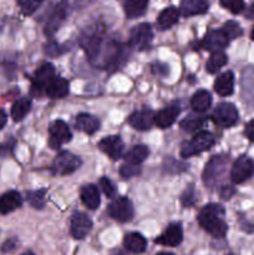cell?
Instances as JSON below:
<instances>
[{"label": "cell", "instance_id": "cell-15", "mask_svg": "<svg viewBox=\"0 0 254 255\" xmlns=\"http://www.w3.org/2000/svg\"><path fill=\"white\" fill-rule=\"evenodd\" d=\"M128 124L137 131H147L154 124V116L149 110H141L128 117Z\"/></svg>", "mask_w": 254, "mask_h": 255}, {"label": "cell", "instance_id": "cell-21", "mask_svg": "<svg viewBox=\"0 0 254 255\" xmlns=\"http://www.w3.org/2000/svg\"><path fill=\"white\" fill-rule=\"evenodd\" d=\"M234 90V75L232 71H227L217 77L214 81V91L221 96H229Z\"/></svg>", "mask_w": 254, "mask_h": 255}, {"label": "cell", "instance_id": "cell-25", "mask_svg": "<svg viewBox=\"0 0 254 255\" xmlns=\"http://www.w3.org/2000/svg\"><path fill=\"white\" fill-rule=\"evenodd\" d=\"M179 11L177 7L169 6L166 7L159 12L158 17H157V24L161 29H168V27L173 26L177 21H178Z\"/></svg>", "mask_w": 254, "mask_h": 255}, {"label": "cell", "instance_id": "cell-47", "mask_svg": "<svg viewBox=\"0 0 254 255\" xmlns=\"http://www.w3.org/2000/svg\"><path fill=\"white\" fill-rule=\"evenodd\" d=\"M247 17H248V19H254V2L251 5L248 11H247Z\"/></svg>", "mask_w": 254, "mask_h": 255}, {"label": "cell", "instance_id": "cell-44", "mask_svg": "<svg viewBox=\"0 0 254 255\" xmlns=\"http://www.w3.org/2000/svg\"><path fill=\"white\" fill-rule=\"evenodd\" d=\"M153 71L158 75H167L168 74V65L164 64H154Z\"/></svg>", "mask_w": 254, "mask_h": 255}, {"label": "cell", "instance_id": "cell-6", "mask_svg": "<svg viewBox=\"0 0 254 255\" xmlns=\"http://www.w3.org/2000/svg\"><path fill=\"white\" fill-rule=\"evenodd\" d=\"M109 214L112 219L120 222V223H127L133 218V206L128 198L121 197L110 203Z\"/></svg>", "mask_w": 254, "mask_h": 255}, {"label": "cell", "instance_id": "cell-43", "mask_svg": "<svg viewBox=\"0 0 254 255\" xmlns=\"http://www.w3.org/2000/svg\"><path fill=\"white\" fill-rule=\"evenodd\" d=\"M246 136L248 137L252 142H254V120H252L251 122H248V124H247Z\"/></svg>", "mask_w": 254, "mask_h": 255}, {"label": "cell", "instance_id": "cell-42", "mask_svg": "<svg viewBox=\"0 0 254 255\" xmlns=\"http://www.w3.org/2000/svg\"><path fill=\"white\" fill-rule=\"evenodd\" d=\"M45 52H46L49 56H57V55L61 54L60 46L55 41H50L45 45Z\"/></svg>", "mask_w": 254, "mask_h": 255}, {"label": "cell", "instance_id": "cell-8", "mask_svg": "<svg viewBox=\"0 0 254 255\" xmlns=\"http://www.w3.org/2000/svg\"><path fill=\"white\" fill-rule=\"evenodd\" d=\"M254 173V162L249 157L242 156L233 163L231 169V179L233 183L241 184L251 178Z\"/></svg>", "mask_w": 254, "mask_h": 255}, {"label": "cell", "instance_id": "cell-51", "mask_svg": "<svg viewBox=\"0 0 254 255\" xmlns=\"http://www.w3.org/2000/svg\"><path fill=\"white\" fill-rule=\"evenodd\" d=\"M21 255H35V254L32 253V252H26V253H24V254H21Z\"/></svg>", "mask_w": 254, "mask_h": 255}, {"label": "cell", "instance_id": "cell-30", "mask_svg": "<svg viewBox=\"0 0 254 255\" xmlns=\"http://www.w3.org/2000/svg\"><path fill=\"white\" fill-rule=\"evenodd\" d=\"M227 61H228V59H227V55L223 51L212 52L211 57H209L206 64L207 72H209V74H217L227 64Z\"/></svg>", "mask_w": 254, "mask_h": 255}, {"label": "cell", "instance_id": "cell-33", "mask_svg": "<svg viewBox=\"0 0 254 255\" xmlns=\"http://www.w3.org/2000/svg\"><path fill=\"white\" fill-rule=\"evenodd\" d=\"M222 30H223L224 34L227 35V37L229 40L237 39V37L242 36V34H243V30H242L241 25L236 21H232V20L231 21H227L223 25V27H222Z\"/></svg>", "mask_w": 254, "mask_h": 255}, {"label": "cell", "instance_id": "cell-48", "mask_svg": "<svg viewBox=\"0 0 254 255\" xmlns=\"http://www.w3.org/2000/svg\"><path fill=\"white\" fill-rule=\"evenodd\" d=\"M111 255H127V253H126V252L121 251V249H117V251L112 252Z\"/></svg>", "mask_w": 254, "mask_h": 255}, {"label": "cell", "instance_id": "cell-23", "mask_svg": "<svg viewBox=\"0 0 254 255\" xmlns=\"http://www.w3.org/2000/svg\"><path fill=\"white\" fill-rule=\"evenodd\" d=\"M214 142H216L214 134L208 131L197 132V133L193 136V138L191 139L192 146H193V148L196 149L197 153L208 151V149L213 146Z\"/></svg>", "mask_w": 254, "mask_h": 255}, {"label": "cell", "instance_id": "cell-9", "mask_svg": "<svg viewBox=\"0 0 254 255\" xmlns=\"http://www.w3.org/2000/svg\"><path fill=\"white\" fill-rule=\"evenodd\" d=\"M49 146L52 149H57L61 144L66 143L71 139V131L69 126L61 120H56L49 127Z\"/></svg>", "mask_w": 254, "mask_h": 255}, {"label": "cell", "instance_id": "cell-38", "mask_svg": "<svg viewBox=\"0 0 254 255\" xmlns=\"http://www.w3.org/2000/svg\"><path fill=\"white\" fill-rule=\"evenodd\" d=\"M181 202L186 208L194 206V203H196V193H194V189L192 187L184 191V193L181 197Z\"/></svg>", "mask_w": 254, "mask_h": 255}, {"label": "cell", "instance_id": "cell-13", "mask_svg": "<svg viewBox=\"0 0 254 255\" xmlns=\"http://www.w3.org/2000/svg\"><path fill=\"white\" fill-rule=\"evenodd\" d=\"M183 241V229H182L181 224L174 223L167 227L166 231L156 238V243L159 246L164 247H178Z\"/></svg>", "mask_w": 254, "mask_h": 255}, {"label": "cell", "instance_id": "cell-1", "mask_svg": "<svg viewBox=\"0 0 254 255\" xmlns=\"http://www.w3.org/2000/svg\"><path fill=\"white\" fill-rule=\"evenodd\" d=\"M224 208L219 204H207L198 214V223L204 231L217 239L224 238L228 231V226L223 221Z\"/></svg>", "mask_w": 254, "mask_h": 255}, {"label": "cell", "instance_id": "cell-26", "mask_svg": "<svg viewBox=\"0 0 254 255\" xmlns=\"http://www.w3.org/2000/svg\"><path fill=\"white\" fill-rule=\"evenodd\" d=\"M148 0H126L125 1V14L128 19H134L146 12Z\"/></svg>", "mask_w": 254, "mask_h": 255}, {"label": "cell", "instance_id": "cell-27", "mask_svg": "<svg viewBox=\"0 0 254 255\" xmlns=\"http://www.w3.org/2000/svg\"><path fill=\"white\" fill-rule=\"evenodd\" d=\"M191 105L196 112H204L211 107L212 96L206 90H199L191 99Z\"/></svg>", "mask_w": 254, "mask_h": 255}, {"label": "cell", "instance_id": "cell-34", "mask_svg": "<svg viewBox=\"0 0 254 255\" xmlns=\"http://www.w3.org/2000/svg\"><path fill=\"white\" fill-rule=\"evenodd\" d=\"M16 1L25 15H31L39 9L44 0H16Z\"/></svg>", "mask_w": 254, "mask_h": 255}, {"label": "cell", "instance_id": "cell-24", "mask_svg": "<svg viewBox=\"0 0 254 255\" xmlns=\"http://www.w3.org/2000/svg\"><path fill=\"white\" fill-rule=\"evenodd\" d=\"M81 201L89 209H97L101 203L100 192L95 184H87L81 189Z\"/></svg>", "mask_w": 254, "mask_h": 255}, {"label": "cell", "instance_id": "cell-10", "mask_svg": "<svg viewBox=\"0 0 254 255\" xmlns=\"http://www.w3.org/2000/svg\"><path fill=\"white\" fill-rule=\"evenodd\" d=\"M92 229V221L87 214L81 213V212H75L70 221V233L72 238L81 241Z\"/></svg>", "mask_w": 254, "mask_h": 255}, {"label": "cell", "instance_id": "cell-39", "mask_svg": "<svg viewBox=\"0 0 254 255\" xmlns=\"http://www.w3.org/2000/svg\"><path fill=\"white\" fill-rule=\"evenodd\" d=\"M196 154H198V153H197L196 149L193 148L191 141H183V142H182V144H181V156L183 157V158H189V157L196 156Z\"/></svg>", "mask_w": 254, "mask_h": 255}, {"label": "cell", "instance_id": "cell-7", "mask_svg": "<svg viewBox=\"0 0 254 255\" xmlns=\"http://www.w3.org/2000/svg\"><path fill=\"white\" fill-rule=\"evenodd\" d=\"M229 39L224 34L223 30H209L203 39L198 42V49L207 50V51H223L224 47L228 46Z\"/></svg>", "mask_w": 254, "mask_h": 255}, {"label": "cell", "instance_id": "cell-45", "mask_svg": "<svg viewBox=\"0 0 254 255\" xmlns=\"http://www.w3.org/2000/svg\"><path fill=\"white\" fill-rule=\"evenodd\" d=\"M234 193V189L232 188V187H223L221 191V197L223 199H229L232 197V194Z\"/></svg>", "mask_w": 254, "mask_h": 255}, {"label": "cell", "instance_id": "cell-35", "mask_svg": "<svg viewBox=\"0 0 254 255\" xmlns=\"http://www.w3.org/2000/svg\"><path fill=\"white\" fill-rule=\"evenodd\" d=\"M221 5L224 9L229 10L232 14H239L244 10V0H221Z\"/></svg>", "mask_w": 254, "mask_h": 255}, {"label": "cell", "instance_id": "cell-19", "mask_svg": "<svg viewBox=\"0 0 254 255\" xmlns=\"http://www.w3.org/2000/svg\"><path fill=\"white\" fill-rule=\"evenodd\" d=\"M45 94L51 99H62L69 94V82L62 77L55 76L51 81L47 84Z\"/></svg>", "mask_w": 254, "mask_h": 255}, {"label": "cell", "instance_id": "cell-52", "mask_svg": "<svg viewBox=\"0 0 254 255\" xmlns=\"http://www.w3.org/2000/svg\"><path fill=\"white\" fill-rule=\"evenodd\" d=\"M227 255H233V254H227Z\"/></svg>", "mask_w": 254, "mask_h": 255}, {"label": "cell", "instance_id": "cell-4", "mask_svg": "<svg viewBox=\"0 0 254 255\" xmlns=\"http://www.w3.org/2000/svg\"><path fill=\"white\" fill-rule=\"evenodd\" d=\"M213 121L221 128H229L238 121V111L236 106L229 102H223L216 107L213 112Z\"/></svg>", "mask_w": 254, "mask_h": 255}, {"label": "cell", "instance_id": "cell-37", "mask_svg": "<svg viewBox=\"0 0 254 255\" xmlns=\"http://www.w3.org/2000/svg\"><path fill=\"white\" fill-rule=\"evenodd\" d=\"M100 187H101L102 192H104L107 198H114L116 196V187L112 183L111 179H109L107 177H102L100 179Z\"/></svg>", "mask_w": 254, "mask_h": 255}, {"label": "cell", "instance_id": "cell-12", "mask_svg": "<svg viewBox=\"0 0 254 255\" xmlns=\"http://www.w3.org/2000/svg\"><path fill=\"white\" fill-rule=\"evenodd\" d=\"M99 148L104 153H106L110 158L117 161L119 158H121L122 153H124L125 144L120 136H109L99 142Z\"/></svg>", "mask_w": 254, "mask_h": 255}, {"label": "cell", "instance_id": "cell-50", "mask_svg": "<svg viewBox=\"0 0 254 255\" xmlns=\"http://www.w3.org/2000/svg\"><path fill=\"white\" fill-rule=\"evenodd\" d=\"M251 39L254 41V27H253V30H252V32H251Z\"/></svg>", "mask_w": 254, "mask_h": 255}, {"label": "cell", "instance_id": "cell-2", "mask_svg": "<svg viewBox=\"0 0 254 255\" xmlns=\"http://www.w3.org/2000/svg\"><path fill=\"white\" fill-rule=\"evenodd\" d=\"M81 166V159L70 152H60L54 159L51 171L56 176H67L76 171Z\"/></svg>", "mask_w": 254, "mask_h": 255}, {"label": "cell", "instance_id": "cell-17", "mask_svg": "<svg viewBox=\"0 0 254 255\" xmlns=\"http://www.w3.org/2000/svg\"><path fill=\"white\" fill-rule=\"evenodd\" d=\"M179 111H181V109L177 105L166 107V109L161 110L154 115V124L159 128H167L174 124L176 119L178 117Z\"/></svg>", "mask_w": 254, "mask_h": 255}, {"label": "cell", "instance_id": "cell-41", "mask_svg": "<svg viewBox=\"0 0 254 255\" xmlns=\"http://www.w3.org/2000/svg\"><path fill=\"white\" fill-rule=\"evenodd\" d=\"M14 146H15L14 138L9 139V141H6L5 143L0 144V156L5 157V156H7V154L11 153L12 149H14Z\"/></svg>", "mask_w": 254, "mask_h": 255}, {"label": "cell", "instance_id": "cell-49", "mask_svg": "<svg viewBox=\"0 0 254 255\" xmlns=\"http://www.w3.org/2000/svg\"><path fill=\"white\" fill-rule=\"evenodd\" d=\"M156 255H174L173 253H168V252H162V253H158Z\"/></svg>", "mask_w": 254, "mask_h": 255}, {"label": "cell", "instance_id": "cell-36", "mask_svg": "<svg viewBox=\"0 0 254 255\" xmlns=\"http://www.w3.org/2000/svg\"><path fill=\"white\" fill-rule=\"evenodd\" d=\"M141 173V168L138 167V164H132V163H125L122 164L121 168H120V174H121L122 178L129 179L132 177H136Z\"/></svg>", "mask_w": 254, "mask_h": 255}, {"label": "cell", "instance_id": "cell-20", "mask_svg": "<svg viewBox=\"0 0 254 255\" xmlns=\"http://www.w3.org/2000/svg\"><path fill=\"white\" fill-rule=\"evenodd\" d=\"M75 127L87 134H94L100 128V121L92 115L80 114L75 120Z\"/></svg>", "mask_w": 254, "mask_h": 255}, {"label": "cell", "instance_id": "cell-18", "mask_svg": "<svg viewBox=\"0 0 254 255\" xmlns=\"http://www.w3.org/2000/svg\"><path fill=\"white\" fill-rule=\"evenodd\" d=\"M124 247L127 252L133 254H142L147 248V241L142 234L133 232L125 236Z\"/></svg>", "mask_w": 254, "mask_h": 255}, {"label": "cell", "instance_id": "cell-40", "mask_svg": "<svg viewBox=\"0 0 254 255\" xmlns=\"http://www.w3.org/2000/svg\"><path fill=\"white\" fill-rule=\"evenodd\" d=\"M17 246H19V241L16 238H9L1 246V252L2 253H11L17 248Z\"/></svg>", "mask_w": 254, "mask_h": 255}, {"label": "cell", "instance_id": "cell-3", "mask_svg": "<svg viewBox=\"0 0 254 255\" xmlns=\"http://www.w3.org/2000/svg\"><path fill=\"white\" fill-rule=\"evenodd\" d=\"M152 39H153V32H152L151 25L147 24V22H142L131 30L128 44L132 49L142 51V50H146L147 47H149Z\"/></svg>", "mask_w": 254, "mask_h": 255}, {"label": "cell", "instance_id": "cell-28", "mask_svg": "<svg viewBox=\"0 0 254 255\" xmlns=\"http://www.w3.org/2000/svg\"><path fill=\"white\" fill-rule=\"evenodd\" d=\"M30 109H31V100L29 97H21L17 101H15L11 107V111H10L12 120L15 122H19L21 120H24L25 116L29 114Z\"/></svg>", "mask_w": 254, "mask_h": 255}, {"label": "cell", "instance_id": "cell-32", "mask_svg": "<svg viewBox=\"0 0 254 255\" xmlns=\"http://www.w3.org/2000/svg\"><path fill=\"white\" fill-rule=\"evenodd\" d=\"M204 122V119L203 117H199V116H188L187 119H184L183 121H181V124H179V126H181V128L183 129V131H187V132H194L197 131V129H199L202 127V125H203Z\"/></svg>", "mask_w": 254, "mask_h": 255}, {"label": "cell", "instance_id": "cell-5", "mask_svg": "<svg viewBox=\"0 0 254 255\" xmlns=\"http://www.w3.org/2000/svg\"><path fill=\"white\" fill-rule=\"evenodd\" d=\"M55 77V69L51 64H42L39 69L36 70L34 75V79H32L31 84V95L34 96L40 97L46 90L47 84L51 81Z\"/></svg>", "mask_w": 254, "mask_h": 255}, {"label": "cell", "instance_id": "cell-46", "mask_svg": "<svg viewBox=\"0 0 254 255\" xmlns=\"http://www.w3.org/2000/svg\"><path fill=\"white\" fill-rule=\"evenodd\" d=\"M7 122V116H6V112L4 110L0 109V129H2L5 127Z\"/></svg>", "mask_w": 254, "mask_h": 255}, {"label": "cell", "instance_id": "cell-31", "mask_svg": "<svg viewBox=\"0 0 254 255\" xmlns=\"http://www.w3.org/2000/svg\"><path fill=\"white\" fill-rule=\"evenodd\" d=\"M46 189H37V191L26 192V201L32 208L42 209L46 204Z\"/></svg>", "mask_w": 254, "mask_h": 255}, {"label": "cell", "instance_id": "cell-29", "mask_svg": "<svg viewBox=\"0 0 254 255\" xmlns=\"http://www.w3.org/2000/svg\"><path fill=\"white\" fill-rule=\"evenodd\" d=\"M148 148L143 144H138V146H133L125 156L127 163L132 164H141L144 159L148 157Z\"/></svg>", "mask_w": 254, "mask_h": 255}, {"label": "cell", "instance_id": "cell-14", "mask_svg": "<svg viewBox=\"0 0 254 255\" xmlns=\"http://www.w3.org/2000/svg\"><path fill=\"white\" fill-rule=\"evenodd\" d=\"M22 204V198L19 192L7 191L0 196V214L6 216L16 211Z\"/></svg>", "mask_w": 254, "mask_h": 255}, {"label": "cell", "instance_id": "cell-22", "mask_svg": "<svg viewBox=\"0 0 254 255\" xmlns=\"http://www.w3.org/2000/svg\"><path fill=\"white\" fill-rule=\"evenodd\" d=\"M207 0H181V12L184 16H193L207 12L208 10Z\"/></svg>", "mask_w": 254, "mask_h": 255}, {"label": "cell", "instance_id": "cell-16", "mask_svg": "<svg viewBox=\"0 0 254 255\" xmlns=\"http://www.w3.org/2000/svg\"><path fill=\"white\" fill-rule=\"evenodd\" d=\"M67 16V9L65 4H60L55 7L54 11L50 15L49 20H47L46 25H45V34L47 36H52L55 32L59 30V27L61 26L62 22L65 21Z\"/></svg>", "mask_w": 254, "mask_h": 255}, {"label": "cell", "instance_id": "cell-11", "mask_svg": "<svg viewBox=\"0 0 254 255\" xmlns=\"http://www.w3.org/2000/svg\"><path fill=\"white\" fill-rule=\"evenodd\" d=\"M227 162L228 161L223 157L216 156L206 164V168L203 172V182L207 187H209V188L213 187L219 176H222V173H223Z\"/></svg>", "mask_w": 254, "mask_h": 255}]
</instances>
